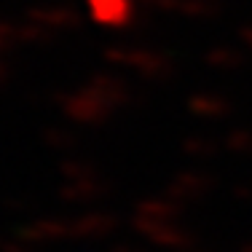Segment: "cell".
<instances>
[{"instance_id": "1", "label": "cell", "mask_w": 252, "mask_h": 252, "mask_svg": "<svg viewBox=\"0 0 252 252\" xmlns=\"http://www.w3.org/2000/svg\"><path fill=\"white\" fill-rule=\"evenodd\" d=\"M0 35H3V25H0ZM0 49H3V38H0Z\"/></svg>"}, {"instance_id": "2", "label": "cell", "mask_w": 252, "mask_h": 252, "mask_svg": "<svg viewBox=\"0 0 252 252\" xmlns=\"http://www.w3.org/2000/svg\"><path fill=\"white\" fill-rule=\"evenodd\" d=\"M0 81H3V67H0Z\"/></svg>"}]
</instances>
